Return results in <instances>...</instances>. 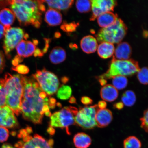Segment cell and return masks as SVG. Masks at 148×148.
Returning <instances> with one entry per match:
<instances>
[{"label": "cell", "mask_w": 148, "mask_h": 148, "mask_svg": "<svg viewBox=\"0 0 148 148\" xmlns=\"http://www.w3.org/2000/svg\"><path fill=\"white\" fill-rule=\"evenodd\" d=\"M18 123L14 113L7 106L0 108V126L12 128Z\"/></svg>", "instance_id": "12"}, {"label": "cell", "mask_w": 148, "mask_h": 148, "mask_svg": "<svg viewBox=\"0 0 148 148\" xmlns=\"http://www.w3.org/2000/svg\"><path fill=\"white\" fill-rule=\"evenodd\" d=\"M143 36L145 38H147L148 32L147 31H144L143 32Z\"/></svg>", "instance_id": "47"}, {"label": "cell", "mask_w": 148, "mask_h": 148, "mask_svg": "<svg viewBox=\"0 0 148 148\" xmlns=\"http://www.w3.org/2000/svg\"><path fill=\"white\" fill-rule=\"evenodd\" d=\"M141 142L134 136H130L126 138L123 142L124 148H141Z\"/></svg>", "instance_id": "28"}, {"label": "cell", "mask_w": 148, "mask_h": 148, "mask_svg": "<svg viewBox=\"0 0 148 148\" xmlns=\"http://www.w3.org/2000/svg\"><path fill=\"white\" fill-rule=\"evenodd\" d=\"M5 66V60L3 51H0V73L3 72Z\"/></svg>", "instance_id": "37"}, {"label": "cell", "mask_w": 148, "mask_h": 148, "mask_svg": "<svg viewBox=\"0 0 148 148\" xmlns=\"http://www.w3.org/2000/svg\"><path fill=\"white\" fill-rule=\"evenodd\" d=\"M55 130L53 129V127H50L49 129L48 130V132L49 133V134L51 135H53L55 134Z\"/></svg>", "instance_id": "45"}, {"label": "cell", "mask_w": 148, "mask_h": 148, "mask_svg": "<svg viewBox=\"0 0 148 148\" xmlns=\"http://www.w3.org/2000/svg\"><path fill=\"white\" fill-rule=\"evenodd\" d=\"M77 10L81 13L90 12L91 9V2L87 0H79L76 2Z\"/></svg>", "instance_id": "27"}, {"label": "cell", "mask_w": 148, "mask_h": 148, "mask_svg": "<svg viewBox=\"0 0 148 148\" xmlns=\"http://www.w3.org/2000/svg\"><path fill=\"white\" fill-rule=\"evenodd\" d=\"M50 60L52 63L57 64L64 62L66 58V53L62 47L57 46L52 50L49 56Z\"/></svg>", "instance_id": "19"}, {"label": "cell", "mask_w": 148, "mask_h": 148, "mask_svg": "<svg viewBox=\"0 0 148 148\" xmlns=\"http://www.w3.org/2000/svg\"><path fill=\"white\" fill-rule=\"evenodd\" d=\"M72 93L71 88L67 85H62L57 91V96L58 99L67 100L71 97Z\"/></svg>", "instance_id": "26"}, {"label": "cell", "mask_w": 148, "mask_h": 148, "mask_svg": "<svg viewBox=\"0 0 148 148\" xmlns=\"http://www.w3.org/2000/svg\"><path fill=\"white\" fill-rule=\"evenodd\" d=\"M73 142L76 148H88L92 143L91 138L84 133H79L74 136Z\"/></svg>", "instance_id": "20"}, {"label": "cell", "mask_w": 148, "mask_h": 148, "mask_svg": "<svg viewBox=\"0 0 148 148\" xmlns=\"http://www.w3.org/2000/svg\"><path fill=\"white\" fill-rule=\"evenodd\" d=\"M0 148H14L12 146L9 144H4Z\"/></svg>", "instance_id": "44"}, {"label": "cell", "mask_w": 148, "mask_h": 148, "mask_svg": "<svg viewBox=\"0 0 148 148\" xmlns=\"http://www.w3.org/2000/svg\"><path fill=\"white\" fill-rule=\"evenodd\" d=\"M148 69L143 67L138 72L137 77L140 82L144 85L148 84Z\"/></svg>", "instance_id": "29"}, {"label": "cell", "mask_w": 148, "mask_h": 148, "mask_svg": "<svg viewBox=\"0 0 148 148\" xmlns=\"http://www.w3.org/2000/svg\"><path fill=\"white\" fill-rule=\"evenodd\" d=\"M115 48L113 44L108 42H102L97 48L99 56L103 59H107L113 55Z\"/></svg>", "instance_id": "22"}, {"label": "cell", "mask_w": 148, "mask_h": 148, "mask_svg": "<svg viewBox=\"0 0 148 148\" xmlns=\"http://www.w3.org/2000/svg\"><path fill=\"white\" fill-rule=\"evenodd\" d=\"M148 110H147L144 112L143 117L141 118L140 119V121L141 122V127L147 132H148Z\"/></svg>", "instance_id": "36"}, {"label": "cell", "mask_w": 148, "mask_h": 148, "mask_svg": "<svg viewBox=\"0 0 148 148\" xmlns=\"http://www.w3.org/2000/svg\"><path fill=\"white\" fill-rule=\"evenodd\" d=\"M97 105L98 107H99V109L102 110L106 108L107 106V103L104 101H101L99 102Z\"/></svg>", "instance_id": "40"}, {"label": "cell", "mask_w": 148, "mask_h": 148, "mask_svg": "<svg viewBox=\"0 0 148 148\" xmlns=\"http://www.w3.org/2000/svg\"><path fill=\"white\" fill-rule=\"evenodd\" d=\"M121 100L124 105L128 107L132 106L136 102V95L132 91L127 90L122 96Z\"/></svg>", "instance_id": "25"}, {"label": "cell", "mask_w": 148, "mask_h": 148, "mask_svg": "<svg viewBox=\"0 0 148 148\" xmlns=\"http://www.w3.org/2000/svg\"><path fill=\"white\" fill-rule=\"evenodd\" d=\"M9 132L6 127L0 126V143L7 141L9 138Z\"/></svg>", "instance_id": "35"}, {"label": "cell", "mask_w": 148, "mask_h": 148, "mask_svg": "<svg viewBox=\"0 0 148 148\" xmlns=\"http://www.w3.org/2000/svg\"><path fill=\"white\" fill-rule=\"evenodd\" d=\"M44 1H11L10 7L20 25H31L36 28L40 27L42 13L46 8Z\"/></svg>", "instance_id": "2"}, {"label": "cell", "mask_w": 148, "mask_h": 148, "mask_svg": "<svg viewBox=\"0 0 148 148\" xmlns=\"http://www.w3.org/2000/svg\"><path fill=\"white\" fill-rule=\"evenodd\" d=\"M4 87L6 94V105L16 115L21 113V103L23 94L21 75L5 74Z\"/></svg>", "instance_id": "3"}, {"label": "cell", "mask_w": 148, "mask_h": 148, "mask_svg": "<svg viewBox=\"0 0 148 148\" xmlns=\"http://www.w3.org/2000/svg\"><path fill=\"white\" fill-rule=\"evenodd\" d=\"M124 106V104L123 103L121 102L116 103L114 105V108L118 109V110H121L123 108Z\"/></svg>", "instance_id": "43"}, {"label": "cell", "mask_w": 148, "mask_h": 148, "mask_svg": "<svg viewBox=\"0 0 148 148\" xmlns=\"http://www.w3.org/2000/svg\"><path fill=\"white\" fill-rule=\"evenodd\" d=\"M118 18V15L112 12L104 13L97 17V23L100 27L104 28L112 25Z\"/></svg>", "instance_id": "21"}, {"label": "cell", "mask_w": 148, "mask_h": 148, "mask_svg": "<svg viewBox=\"0 0 148 148\" xmlns=\"http://www.w3.org/2000/svg\"><path fill=\"white\" fill-rule=\"evenodd\" d=\"M11 1H0V9L10 5Z\"/></svg>", "instance_id": "42"}, {"label": "cell", "mask_w": 148, "mask_h": 148, "mask_svg": "<svg viewBox=\"0 0 148 148\" xmlns=\"http://www.w3.org/2000/svg\"><path fill=\"white\" fill-rule=\"evenodd\" d=\"M44 2L47 3L50 8L57 10H65L69 9L72 6L74 1L65 0V1H45Z\"/></svg>", "instance_id": "23"}, {"label": "cell", "mask_w": 148, "mask_h": 148, "mask_svg": "<svg viewBox=\"0 0 148 148\" xmlns=\"http://www.w3.org/2000/svg\"><path fill=\"white\" fill-rule=\"evenodd\" d=\"M5 29L4 26L0 23V39L4 36Z\"/></svg>", "instance_id": "41"}, {"label": "cell", "mask_w": 148, "mask_h": 148, "mask_svg": "<svg viewBox=\"0 0 148 148\" xmlns=\"http://www.w3.org/2000/svg\"><path fill=\"white\" fill-rule=\"evenodd\" d=\"M29 37V35L25 33L23 29L20 27H10L6 29L3 47L7 57L10 58L11 52L23 39L27 40Z\"/></svg>", "instance_id": "9"}, {"label": "cell", "mask_w": 148, "mask_h": 148, "mask_svg": "<svg viewBox=\"0 0 148 148\" xmlns=\"http://www.w3.org/2000/svg\"><path fill=\"white\" fill-rule=\"evenodd\" d=\"M16 19V16L11 9L3 8L0 11V23L5 29L11 27Z\"/></svg>", "instance_id": "17"}, {"label": "cell", "mask_w": 148, "mask_h": 148, "mask_svg": "<svg viewBox=\"0 0 148 148\" xmlns=\"http://www.w3.org/2000/svg\"><path fill=\"white\" fill-rule=\"evenodd\" d=\"M44 20L50 26H56L62 23V15L58 10L50 8L45 13Z\"/></svg>", "instance_id": "15"}, {"label": "cell", "mask_w": 148, "mask_h": 148, "mask_svg": "<svg viewBox=\"0 0 148 148\" xmlns=\"http://www.w3.org/2000/svg\"><path fill=\"white\" fill-rule=\"evenodd\" d=\"M100 95L103 100L111 102L117 99L118 92L117 90L112 85L107 84L103 86L101 88Z\"/></svg>", "instance_id": "18"}, {"label": "cell", "mask_w": 148, "mask_h": 148, "mask_svg": "<svg viewBox=\"0 0 148 148\" xmlns=\"http://www.w3.org/2000/svg\"><path fill=\"white\" fill-rule=\"evenodd\" d=\"M113 119L112 112L108 109H97L96 112L95 120L97 126L103 128L108 126Z\"/></svg>", "instance_id": "13"}, {"label": "cell", "mask_w": 148, "mask_h": 148, "mask_svg": "<svg viewBox=\"0 0 148 148\" xmlns=\"http://www.w3.org/2000/svg\"><path fill=\"white\" fill-rule=\"evenodd\" d=\"M32 132V129L29 127L20 130L18 137L21 140L15 144V147L16 148H53L54 141L53 140H46L38 134L32 136L31 134Z\"/></svg>", "instance_id": "6"}, {"label": "cell", "mask_w": 148, "mask_h": 148, "mask_svg": "<svg viewBox=\"0 0 148 148\" xmlns=\"http://www.w3.org/2000/svg\"><path fill=\"white\" fill-rule=\"evenodd\" d=\"M26 41L25 40H22L16 47L18 55L23 58H24L26 52Z\"/></svg>", "instance_id": "33"}, {"label": "cell", "mask_w": 148, "mask_h": 148, "mask_svg": "<svg viewBox=\"0 0 148 148\" xmlns=\"http://www.w3.org/2000/svg\"><path fill=\"white\" fill-rule=\"evenodd\" d=\"M36 49V45L30 41H26V52L24 58H27L34 54Z\"/></svg>", "instance_id": "32"}, {"label": "cell", "mask_w": 148, "mask_h": 148, "mask_svg": "<svg viewBox=\"0 0 148 148\" xmlns=\"http://www.w3.org/2000/svg\"><path fill=\"white\" fill-rule=\"evenodd\" d=\"M81 49L84 53L90 54L95 53L98 47L97 40L94 37L87 36L83 37L81 40Z\"/></svg>", "instance_id": "16"}, {"label": "cell", "mask_w": 148, "mask_h": 148, "mask_svg": "<svg viewBox=\"0 0 148 148\" xmlns=\"http://www.w3.org/2000/svg\"><path fill=\"white\" fill-rule=\"evenodd\" d=\"M113 59L118 60H127L130 58L132 53V49L127 42L120 43L114 50Z\"/></svg>", "instance_id": "14"}, {"label": "cell", "mask_w": 148, "mask_h": 148, "mask_svg": "<svg viewBox=\"0 0 148 148\" xmlns=\"http://www.w3.org/2000/svg\"><path fill=\"white\" fill-rule=\"evenodd\" d=\"M140 70L138 62L132 59L118 60L112 59L109 69L106 73L98 77L97 79L107 81L116 76H131Z\"/></svg>", "instance_id": "4"}, {"label": "cell", "mask_w": 148, "mask_h": 148, "mask_svg": "<svg viewBox=\"0 0 148 148\" xmlns=\"http://www.w3.org/2000/svg\"><path fill=\"white\" fill-rule=\"evenodd\" d=\"M91 2L92 14L90 21H94L100 15L114 11L117 2L114 0H92Z\"/></svg>", "instance_id": "11"}, {"label": "cell", "mask_w": 148, "mask_h": 148, "mask_svg": "<svg viewBox=\"0 0 148 148\" xmlns=\"http://www.w3.org/2000/svg\"><path fill=\"white\" fill-rule=\"evenodd\" d=\"M78 110L75 107H66L55 112L50 116V126L66 129L67 134H70L68 127L75 123V117Z\"/></svg>", "instance_id": "7"}, {"label": "cell", "mask_w": 148, "mask_h": 148, "mask_svg": "<svg viewBox=\"0 0 148 148\" xmlns=\"http://www.w3.org/2000/svg\"><path fill=\"white\" fill-rule=\"evenodd\" d=\"M23 58L18 55H16L12 61V64L15 66L18 65L23 60Z\"/></svg>", "instance_id": "38"}, {"label": "cell", "mask_w": 148, "mask_h": 148, "mask_svg": "<svg viewBox=\"0 0 148 148\" xmlns=\"http://www.w3.org/2000/svg\"><path fill=\"white\" fill-rule=\"evenodd\" d=\"M127 31V27L121 19L118 18L112 25L101 29L96 37L99 43L108 42L118 44L125 38Z\"/></svg>", "instance_id": "5"}, {"label": "cell", "mask_w": 148, "mask_h": 148, "mask_svg": "<svg viewBox=\"0 0 148 148\" xmlns=\"http://www.w3.org/2000/svg\"><path fill=\"white\" fill-rule=\"evenodd\" d=\"M23 94L21 103V113L24 119L40 124L44 115L51 116V109L55 108L56 101L42 91L32 77L21 75Z\"/></svg>", "instance_id": "1"}, {"label": "cell", "mask_w": 148, "mask_h": 148, "mask_svg": "<svg viewBox=\"0 0 148 148\" xmlns=\"http://www.w3.org/2000/svg\"><path fill=\"white\" fill-rule=\"evenodd\" d=\"M79 25V23H76L75 22L70 23H67L66 22H64L61 25V29L66 33H71L76 30Z\"/></svg>", "instance_id": "31"}, {"label": "cell", "mask_w": 148, "mask_h": 148, "mask_svg": "<svg viewBox=\"0 0 148 148\" xmlns=\"http://www.w3.org/2000/svg\"><path fill=\"white\" fill-rule=\"evenodd\" d=\"M69 102L72 103H75L76 102V101L75 98L73 97H72L71 99H70Z\"/></svg>", "instance_id": "46"}, {"label": "cell", "mask_w": 148, "mask_h": 148, "mask_svg": "<svg viewBox=\"0 0 148 148\" xmlns=\"http://www.w3.org/2000/svg\"><path fill=\"white\" fill-rule=\"evenodd\" d=\"M81 101L83 104L85 105L92 104L93 102V101L90 98L86 96L81 98Z\"/></svg>", "instance_id": "39"}, {"label": "cell", "mask_w": 148, "mask_h": 148, "mask_svg": "<svg viewBox=\"0 0 148 148\" xmlns=\"http://www.w3.org/2000/svg\"><path fill=\"white\" fill-rule=\"evenodd\" d=\"M97 108V105L81 108L75 116V123L84 129L94 128L97 126L95 116Z\"/></svg>", "instance_id": "10"}, {"label": "cell", "mask_w": 148, "mask_h": 148, "mask_svg": "<svg viewBox=\"0 0 148 148\" xmlns=\"http://www.w3.org/2000/svg\"><path fill=\"white\" fill-rule=\"evenodd\" d=\"M112 79V86L116 90L123 89L127 86L128 80L127 77L124 76H116Z\"/></svg>", "instance_id": "24"}, {"label": "cell", "mask_w": 148, "mask_h": 148, "mask_svg": "<svg viewBox=\"0 0 148 148\" xmlns=\"http://www.w3.org/2000/svg\"><path fill=\"white\" fill-rule=\"evenodd\" d=\"M40 88L47 95L50 96L56 92L60 85L57 76L45 69L38 70L32 75Z\"/></svg>", "instance_id": "8"}, {"label": "cell", "mask_w": 148, "mask_h": 148, "mask_svg": "<svg viewBox=\"0 0 148 148\" xmlns=\"http://www.w3.org/2000/svg\"><path fill=\"white\" fill-rule=\"evenodd\" d=\"M12 69L22 75L27 74L29 71V68L24 64H18L17 66L12 67Z\"/></svg>", "instance_id": "34"}, {"label": "cell", "mask_w": 148, "mask_h": 148, "mask_svg": "<svg viewBox=\"0 0 148 148\" xmlns=\"http://www.w3.org/2000/svg\"><path fill=\"white\" fill-rule=\"evenodd\" d=\"M4 79H0V108L6 105V94L4 87Z\"/></svg>", "instance_id": "30"}]
</instances>
